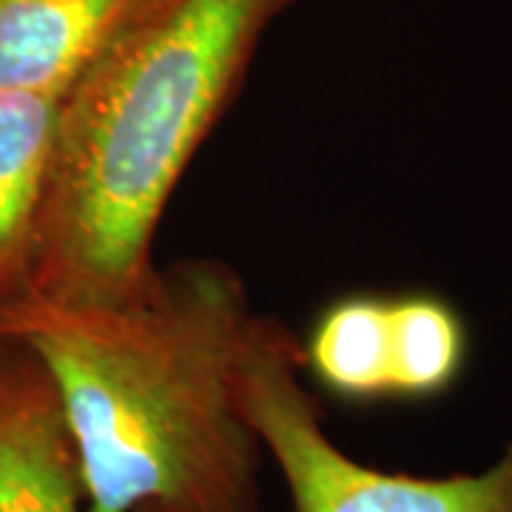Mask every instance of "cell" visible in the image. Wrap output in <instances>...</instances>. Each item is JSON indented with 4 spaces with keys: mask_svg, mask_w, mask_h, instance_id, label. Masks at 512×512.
Here are the masks:
<instances>
[{
    "mask_svg": "<svg viewBox=\"0 0 512 512\" xmlns=\"http://www.w3.org/2000/svg\"><path fill=\"white\" fill-rule=\"evenodd\" d=\"M254 319L220 259L157 268L120 305L0 302V336L52 382L86 512H265V450L239 404Z\"/></svg>",
    "mask_w": 512,
    "mask_h": 512,
    "instance_id": "1",
    "label": "cell"
},
{
    "mask_svg": "<svg viewBox=\"0 0 512 512\" xmlns=\"http://www.w3.org/2000/svg\"><path fill=\"white\" fill-rule=\"evenodd\" d=\"M296 0H134L60 97L20 293L120 305L157 274L154 234L231 109L262 37Z\"/></svg>",
    "mask_w": 512,
    "mask_h": 512,
    "instance_id": "2",
    "label": "cell"
},
{
    "mask_svg": "<svg viewBox=\"0 0 512 512\" xmlns=\"http://www.w3.org/2000/svg\"><path fill=\"white\" fill-rule=\"evenodd\" d=\"M239 404L285 478L293 512H512V439L481 473L421 478L350 458L302 387L299 336L256 313L239 359Z\"/></svg>",
    "mask_w": 512,
    "mask_h": 512,
    "instance_id": "3",
    "label": "cell"
},
{
    "mask_svg": "<svg viewBox=\"0 0 512 512\" xmlns=\"http://www.w3.org/2000/svg\"><path fill=\"white\" fill-rule=\"evenodd\" d=\"M0 512H86L52 382L9 339L0 350Z\"/></svg>",
    "mask_w": 512,
    "mask_h": 512,
    "instance_id": "4",
    "label": "cell"
},
{
    "mask_svg": "<svg viewBox=\"0 0 512 512\" xmlns=\"http://www.w3.org/2000/svg\"><path fill=\"white\" fill-rule=\"evenodd\" d=\"M134 0H0V89L63 97Z\"/></svg>",
    "mask_w": 512,
    "mask_h": 512,
    "instance_id": "5",
    "label": "cell"
},
{
    "mask_svg": "<svg viewBox=\"0 0 512 512\" xmlns=\"http://www.w3.org/2000/svg\"><path fill=\"white\" fill-rule=\"evenodd\" d=\"M60 97L0 89V293L23 288L55 154Z\"/></svg>",
    "mask_w": 512,
    "mask_h": 512,
    "instance_id": "6",
    "label": "cell"
},
{
    "mask_svg": "<svg viewBox=\"0 0 512 512\" xmlns=\"http://www.w3.org/2000/svg\"><path fill=\"white\" fill-rule=\"evenodd\" d=\"M302 373L353 404L390 399V296L348 293L325 305L305 342Z\"/></svg>",
    "mask_w": 512,
    "mask_h": 512,
    "instance_id": "7",
    "label": "cell"
},
{
    "mask_svg": "<svg viewBox=\"0 0 512 512\" xmlns=\"http://www.w3.org/2000/svg\"><path fill=\"white\" fill-rule=\"evenodd\" d=\"M467 362L470 328L450 299L430 291L390 296V399H439Z\"/></svg>",
    "mask_w": 512,
    "mask_h": 512,
    "instance_id": "8",
    "label": "cell"
},
{
    "mask_svg": "<svg viewBox=\"0 0 512 512\" xmlns=\"http://www.w3.org/2000/svg\"><path fill=\"white\" fill-rule=\"evenodd\" d=\"M3 299H6V296H3V293H0V302H3ZM6 348V339H3V336H0V350Z\"/></svg>",
    "mask_w": 512,
    "mask_h": 512,
    "instance_id": "9",
    "label": "cell"
}]
</instances>
